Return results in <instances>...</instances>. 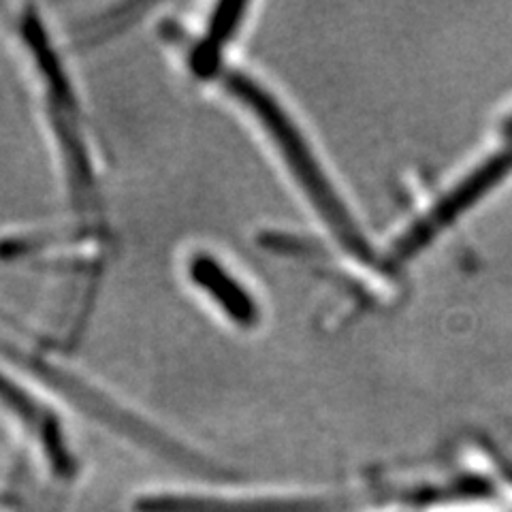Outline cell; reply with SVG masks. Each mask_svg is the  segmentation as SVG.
<instances>
[{
  "mask_svg": "<svg viewBox=\"0 0 512 512\" xmlns=\"http://www.w3.org/2000/svg\"><path fill=\"white\" fill-rule=\"evenodd\" d=\"M20 37L26 52L37 67L39 82L43 88V105L47 122L54 133L56 150L60 156L62 173L67 178V190L75 214L84 220L82 235L86 239L105 246V201L99 184V175L94 171L92 150L88 141V126L84 122L82 107L71 86V79L62 67L56 47L47 37V30L37 13L26 9L20 15Z\"/></svg>",
  "mask_w": 512,
  "mask_h": 512,
  "instance_id": "1",
  "label": "cell"
},
{
  "mask_svg": "<svg viewBox=\"0 0 512 512\" xmlns=\"http://www.w3.org/2000/svg\"><path fill=\"white\" fill-rule=\"evenodd\" d=\"M224 86L261 122L286 167L291 169L295 182L306 192L314 210L327 222V227L340 239V244H344V248L350 254H355L357 259L374 263L376 259L372 246L367 244L365 235L355 224V218L350 216L344 201L333 190V184L329 182L325 171L320 169L314 152L310 150L306 139H303L293 118H288L276 96H271L256 79L239 71L229 73L227 79H224Z\"/></svg>",
  "mask_w": 512,
  "mask_h": 512,
  "instance_id": "2",
  "label": "cell"
},
{
  "mask_svg": "<svg viewBox=\"0 0 512 512\" xmlns=\"http://www.w3.org/2000/svg\"><path fill=\"white\" fill-rule=\"evenodd\" d=\"M0 359L9 363L11 367H18V370L30 374L32 378H37L45 387L54 389L64 399H69L73 406L92 416L94 421L105 423L109 429H114L116 434L128 440H135L141 446L150 448L152 453L180 463L184 468L199 472L210 470V466H207L199 455L186 451L184 446H180L169 436L160 434V431L154 429L150 423L141 421L139 416H133L116 402H111V399L105 397L99 389H94L88 382L75 378V374L67 372L64 367L45 361V357H41L39 352L26 348L20 342H13L3 333H0Z\"/></svg>",
  "mask_w": 512,
  "mask_h": 512,
  "instance_id": "3",
  "label": "cell"
},
{
  "mask_svg": "<svg viewBox=\"0 0 512 512\" xmlns=\"http://www.w3.org/2000/svg\"><path fill=\"white\" fill-rule=\"evenodd\" d=\"M510 167L512 152H500L468 173L466 178L448 190L444 197H440L429 212H425L419 220H414L412 227L399 237V242L395 244V259L404 261L416 252H421L440 231L451 227L461 214H466L476 201L483 199L495 184H500Z\"/></svg>",
  "mask_w": 512,
  "mask_h": 512,
  "instance_id": "4",
  "label": "cell"
},
{
  "mask_svg": "<svg viewBox=\"0 0 512 512\" xmlns=\"http://www.w3.org/2000/svg\"><path fill=\"white\" fill-rule=\"evenodd\" d=\"M0 406L15 416L28 434L39 442L43 455L56 474L73 476L75 459L56 414L45 408L37 397H32L20 382H15L3 372H0Z\"/></svg>",
  "mask_w": 512,
  "mask_h": 512,
  "instance_id": "5",
  "label": "cell"
},
{
  "mask_svg": "<svg viewBox=\"0 0 512 512\" xmlns=\"http://www.w3.org/2000/svg\"><path fill=\"white\" fill-rule=\"evenodd\" d=\"M188 278L201 293L210 297L218 310L237 327L250 329L259 323V306L231 271L224 267L214 254L197 252L188 261Z\"/></svg>",
  "mask_w": 512,
  "mask_h": 512,
  "instance_id": "6",
  "label": "cell"
},
{
  "mask_svg": "<svg viewBox=\"0 0 512 512\" xmlns=\"http://www.w3.org/2000/svg\"><path fill=\"white\" fill-rule=\"evenodd\" d=\"M323 502L310 500H210L154 495L137 502L139 512H323Z\"/></svg>",
  "mask_w": 512,
  "mask_h": 512,
  "instance_id": "7",
  "label": "cell"
},
{
  "mask_svg": "<svg viewBox=\"0 0 512 512\" xmlns=\"http://www.w3.org/2000/svg\"><path fill=\"white\" fill-rule=\"evenodd\" d=\"M248 5L244 3H222L212 13L203 37L192 45L188 54V69L201 79H210L220 73V58L224 47L233 39L235 30L244 20Z\"/></svg>",
  "mask_w": 512,
  "mask_h": 512,
  "instance_id": "8",
  "label": "cell"
},
{
  "mask_svg": "<svg viewBox=\"0 0 512 512\" xmlns=\"http://www.w3.org/2000/svg\"><path fill=\"white\" fill-rule=\"evenodd\" d=\"M506 131H508V133H512V118L506 122Z\"/></svg>",
  "mask_w": 512,
  "mask_h": 512,
  "instance_id": "9",
  "label": "cell"
}]
</instances>
